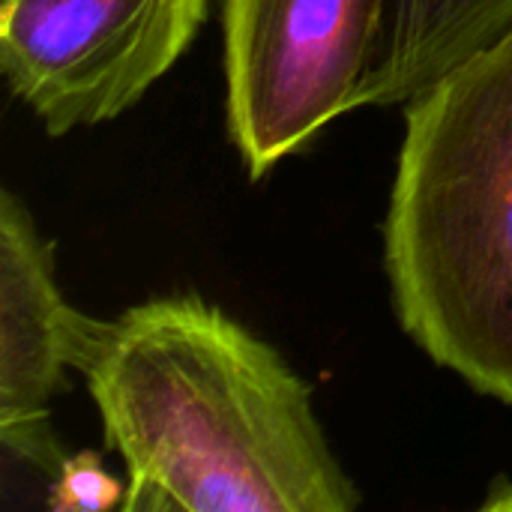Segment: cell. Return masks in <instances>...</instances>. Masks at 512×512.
<instances>
[{
	"instance_id": "obj_7",
	"label": "cell",
	"mask_w": 512,
	"mask_h": 512,
	"mask_svg": "<svg viewBox=\"0 0 512 512\" xmlns=\"http://www.w3.org/2000/svg\"><path fill=\"white\" fill-rule=\"evenodd\" d=\"M126 486H120L93 453L63 459L54 471L48 507L57 512H102L123 507Z\"/></svg>"
},
{
	"instance_id": "obj_3",
	"label": "cell",
	"mask_w": 512,
	"mask_h": 512,
	"mask_svg": "<svg viewBox=\"0 0 512 512\" xmlns=\"http://www.w3.org/2000/svg\"><path fill=\"white\" fill-rule=\"evenodd\" d=\"M390 0H225V111L252 177L366 105Z\"/></svg>"
},
{
	"instance_id": "obj_8",
	"label": "cell",
	"mask_w": 512,
	"mask_h": 512,
	"mask_svg": "<svg viewBox=\"0 0 512 512\" xmlns=\"http://www.w3.org/2000/svg\"><path fill=\"white\" fill-rule=\"evenodd\" d=\"M486 512H512V480H504V483H495L489 498L480 504Z\"/></svg>"
},
{
	"instance_id": "obj_6",
	"label": "cell",
	"mask_w": 512,
	"mask_h": 512,
	"mask_svg": "<svg viewBox=\"0 0 512 512\" xmlns=\"http://www.w3.org/2000/svg\"><path fill=\"white\" fill-rule=\"evenodd\" d=\"M512 27V0H390L366 105H405Z\"/></svg>"
},
{
	"instance_id": "obj_4",
	"label": "cell",
	"mask_w": 512,
	"mask_h": 512,
	"mask_svg": "<svg viewBox=\"0 0 512 512\" xmlns=\"http://www.w3.org/2000/svg\"><path fill=\"white\" fill-rule=\"evenodd\" d=\"M207 0H0V69L48 135L129 111L192 45Z\"/></svg>"
},
{
	"instance_id": "obj_2",
	"label": "cell",
	"mask_w": 512,
	"mask_h": 512,
	"mask_svg": "<svg viewBox=\"0 0 512 512\" xmlns=\"http://www.w3.org/2000/svg\"><path fill=\"white\" fill-rule=\"evenodd\" d=\"M384 264L402 330L512 405V27L405 102Z\"/></svg>"
},
{
	"instance_id": "obj_1",
	"label": "cell",
	"mask_w": 512,
	"mask_h": 512,
	"mask_svg": "<svg viewBox=\"0 0 512 512\" xmlns=\"http://www.w3.org/2000/svg\"><path fill=\"white\" fill-rule=\"evenodd\" d=\"M78 372L126 465L123 510L360 507L312 387L273 345L195 294L93 321Z\"/></svg>"
},
{
	"instance_id": "obj_5",
	"label": "cell",
	"mask_w": 512,
	"mask_h": 512,
	"mask_svg": "<svg viewBox=\"0 0 512 512\" xmlns=\"http://www.w3.org/2000/svg\"><path fill=\"white\" fill-rule=\"evenodd\" d=\"M93 321L63 300L51 243L6 189L0 195V438L21 459L48 462V405L66 369H78Z\"/></svg>"
}]
</instances>
